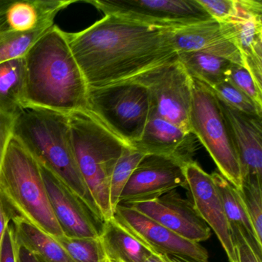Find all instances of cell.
I'll list each match as a JSON object with an SVG mask.
<instances>
[{
  "label": "cell",
  "mask_w": 262,
  "mask_h": 262,
  "mask_svg": "<svg viewBox=\"0 0 262 262\" xmlns=\"http://www.w3.org/2000/svg\"><path fill=\"white\" fill-rule=\"evenodd\" d=\"M171 30L107 15L67 37L89 88H98L129 80L178 57Z\"/></svg>",
  "instance_id": "obj_1"
},
{
  "label": "cell",
  "mask_w": 262,
  "mask_h": 262,
  "mask_svg": "<svg viewBox=\"0 0 262 262\" xmlns=\"http://www.w3.org/2000/svg\"><path fill=\"white\" fill-rule=\"evenodd\" d=\"M26 105L70 114L87 110L89 87L67 33L50 27L24 56Z\"/></svg>",
  "instance_id": "obj_2"
},
{
  "label": "cell",
  "mask_w": 262,
  "mask_h": 262,
  "mask_svg": "<svg viewBox=\"0 0 262 262\" xmlns=\"http://www.w3.org/2000/svg\"><path fill=\"white\" fill-rule=\"evenodd\" d=\"M13 136L71 194L101 219L76 162L68 114L25 105L15 117Z\"/></svg>",
  "instance_id": "obj_3"
},
{
  "label": "cell",
  "mask_w": 262,
  "mask_h": 262,
  "mask_svg": "<svg viewBox=\"0 0 262 262\" xmlns=\"http://www.w3.org/2000/svg\"><path fill=\"white\" fill-rule=\"evenodd\" d=\"M72 144L82 179L103 222L113 217L110 180L128 146L89 110L69 114Z\"/></svg>",
  "instance_id": "obj_4"
},
{
  "label": "cell",
  "mask_w": 262,
  "mask_h": 262,
  "mask_svg": "<svg viewBox=\"0 0 262 262\" xmlns=\"http://www.w3.org/2000/svg\"><path fill=\"white\" fill-rule=\"evenodd\" d=\"M0 195L13 214L54 238L65 234L50 205L40 165L13 136L0 168Z\"/></svg>",
  "instance_id": "obj_5"
},
{
  "label": "cell",
  "mask_w": 262,
  "mask_h": 262,
  "mask_svg": "<svg viewBox=\"0 0 262 262\" xmlns=\"http://www.w3.org/2000/svg\"><path fill=\"white\" fill-rule=\"evenodd\" d=\"M87 110L131 145L140 139L151 116L148 90L135 81L89 88Z\"/></svg>",
  "instance_id": "obj_6"
},
{
  "label": "cell",
  "mask_w": 262,
  "mask_h": 262,
  "mask_svg": "<svg viewBox=\"0 0 262 262\" xmlns=\"http://www.w3.org/2000/svg\"><path fill=\"white\" fill-rule=\"evenodd\" d=\"M189 124L191 133L206 148L219 173L240 189L242 185L240 164L219 99L210 87L194 78Z\"/></svg>",
  "instance_id": "obj_7"
},
{
  "label": "cell",
  "mask_w": 262,
  "mask_h": 262,
  "mask_svg": "<svg viewBox=\"0 0 262 262\" xmlns=\"http://www.w3.org/2000/svg\"><path fill=\"white\" fill-rule=\"evenodd\" d=\"M131 80L148 90L151 116L165 119L185 133H191L189 116L192 102V78L179 58L146 70Z\"/></svg>",
  "instance_id": "obj_8"
},
{
  "label": "cell",
  "mask_w": 262,
  "mask_h": 262,
  "mask_svg": "<svg viewBox=\"0 0 262 262\" xmlns=\"http://www.w3.org/2000/svg\"><path fill=\"white\" fill-rule=\"evenodd\" d=\"M105 14L158 28L174 29L211 20L198 0H93Z\"/></svg>",
  "instance_id": "obj_9"
},
{
  "label": "cell",
  "mask_w": 262,
  "mask_h": 262,
  "mask_svg": "<svg viewBox=\"0 0 262 262\" xmlns=\"http://www.w3.org/2000/svg\"><path fill=\"white\" fill-rule=\"evenodd\" d=\"M113 219L140 241L151 252L182 256L199 261H208V252L201 244L190 242L144 215L131 207L119 204Z\"/></svg>",
  "instance_id": "obj_10"
},
{
  "label": "cell",
  "mask_w": 262,
  "mask_h": 262,
  "mask_svg": "<svg viewBox=\"0 0 262 262\" xmlns=\"http://www.w3.org/2000/svg\"><path fill=\"white\" fill-rule=\"evenodd\" d=\"M220 24L240 53L242 65L262 90L261 1L234 0V13Z\"/></svg>",
  "instance_id": "obj_11"
},
{
  "label": "cell",
  "mask_w": 262,
  "mask_h": 262,
  "mask_svg": "<svg viewBox=\"0 0 262 262\" xmlns=\"http://www.w3.org/2000/svg\"><path fill=\"white\" fill-rule=\"evenodd\" d=\"M184 165L170 158L146 155L133 171L119 204L148 202L179 187L186 188Z\"/></svg>",
  "instance_id": "obj_12"
},
{
  "label": "cell",
  "mask_w": 262,
  "mask_h": 262,
  "mask_svg": "<svg viewBox=\"0 0 262 262\" xmlns=\"http://www.w3.org/2000/svg\"><path fill=\"white\" fill-rule=\"evenodd\" d=\"M125 205L134 208L190 242L200 244L211 237V228L198 214L192 202L184 199L176 190L168 191L154 200Z\"/></svg>",
  "instance_id": "obj_13"
},
{
  "label": "cell",
  "mask_w": 262,
  "mask_h": 262,
  "mask_svg": "<svg viewBox=\"0 0 262 262\" xmlns=\"http://www.w3.org/2000/svg\"><path fill=\"white\" fill-rule=\"evenodd\" d=\"M184 174L198 214L217 236L229 262H237L229 223L211 174L194 161L184 165Z\"/></svg>",
  "instance_id": "obj_14"
},
{
  "label": "cell",
  "mask_w": 262,
  "mask_h": 262,
  "mask_svg": "<svg viewBox=\"0 0 262 262\" xmlns=\"http://www.w3.org/2000/svg\"><path fill=\"white\" fill-rule=\"evenodd\" d=\"M39 165L50 205L64 234L70 237H100L102 219L71 194L52 171Z\"/></svg>",
  "instance_id": "obj_15"
},
{
  "label": "cell",
  "mask_w": 262,
  "mask_h": 262,
  "mask_svg": "<svg viewBox=\"0 0 262 262\" xmlns=\"http://www.w3.org/2000/svg\"><path fill=\"white\" fill-rule=\"evenodd\" d=\"M219 102L238 159L242 181L261 182L262 118L245 114L219 99Z\"/></svg>",
  "instance_id": "obj_16"
},
{
  "label": "cell",
  "mask_w": 262,
  "mask_h": 262,
  "mask_svg": "<svg viewBox=\"0 0 262 262\" xmlns=\"http://www.w3.org/2000/svg\"><path fill=\"white\" fill-rule=\"evenodd\" d=\"M130 146L144 154L170 158L183 165L194 161L197 150L192 133L154 116H150L140 139Z\"/></svg>",
  "instance_id": "obj_17"
},
{
  "label": "cell",
  "mask_w": 262,
  "mask_h": 262,
  "mask_svg": "<svg viewBox=\"0 0 262 262\" xmlns=\"http://www.w3.org/2000/svg\"><path fill=\"white\" fill-rule=\"evenodd\" d=\"M171 34L177 53H205L243 66L238 50L214 19L171 29Z\"/></svg>",
  "instance_id": "obj_18"
},
{
  "label": "cell",
  "mask_w": 262,
  "mask_h": 262,
  "mask_svg": "<svg viewBox=\"0 0 262 262\" xmlns=\"http://www.w3.org/2000/svg\"><path fill=\"white\" fill-rule=\"evenodd\" d=\"M18 242L41 262H74L63 247L49 234L17 214H10Z\"/></svg>",
  "instance_id": "obj_19"
},
{
  "label": "cell",
  "mask_w": 262,
  "mask_h": 262,
  "mask_svg": "<svg viewBox=\"0 0 262 262\" xmlns=\"http://www.w3.org/2000/svg\"><path fill=\"white\" fill-rule=\"evenodd\" d=\"M101 242L106 258L115 262H144L152 252L114 219L103 223Z\"/></svg>",
  "instance_id": "obj_20"
},
{
  "label": "cell",
  "mask_w": 262,
  "mask_h": 262,
  "mask_svg": "<svg viewBox=\"0 0 262 262\" xmlns=\"http://www.w3.org/2000/svg\"><path fill=\"white\" fill-rule=\"evenodd\" d=\"M211 176L222 199L231 233L235 231L241 233L251 246L262 254V246L259 245L256 238L254 228L238 190L223 177L219 171H214Z\"/></svg>",
  "instance_id": "obj_21"
},
{
  "label": "cell",
  "mask_w": 262,
  "mask_h": 262,
  "mask_svg": "<svg viewBox=\"0 0 262 262\" xmlns=\"http://www.w3.org/2000/svg\"><path fill=\"white\" fill-rule=\"evenodd\" d=\"M24 57L0 63V112L16 117L26 105Z\"/></svg>",
  "instance_id": "obj_22"
},
{
  "label": "cell",
  "mask_w": 262,
  "mask_h": 262,
  "mask_svg": "<svg viewBox=\"0 0 262 262\" xmlns=\"http://www.w3.org/2000/svg\"><path fill=\"white\" fill-rule=\"evenodd\" d=\"M178 58L191 78L211 89L226 79L232 63L223 58L196 52L179 53Z\"/></svg>",
  "instance_id": "obj_23"
},
{
  "label": "cell",
  "mask_w": 262,
  "mask_h": 262,
  "mask_svg": "<svg viewBox=\"0 0 262 262\" xmlns=\"http://www.w3.org/2000/svg\"><path fill=\"white\" fill-rule=\"evenodd\" d=\"M146 155L128 145L113 169L110 180V204L114 214L119 199L133 171Z\"/></svg>",
  "instance_id": "obj_24"
},
{
  "label": "cell",
  "mask_w": 262,
  "mask_h": 262,
  "mask_svg": "<svg viewBox=\"0 0 262 262\" xmlns=\"http://www.w3.org/2000/svg\"><path fill=\"white\" fill-rule=\"evenodd\" d=\"M74 262H105L106 256L100 237H55Z\"/></svg>",
  "instance_id": "obj_25"
},
{
  "label": "cell",
  "mask_w": 262,
  "mask_h": 262,
  "mask_svg": "<svg viewBox=\"0 0 262 262\" xmlns=\"http://www.w3.org/2000/svg\"><path fill=\"white\" fill-rule=\"evenodd\" d=\"M53 25L27 33H13L4 38L0 41V63L24 57L32 46Z\"/></svg>",
  "instance_id": "obj_26"
},
{
  "label": "cell",
  "mask_w": 262,
  "mask_h": 262,
  "mask_svg": "<svg viewBox=\"0 0 262 262\" xmlns=\"http://www.w3.org/2000/svg\"><path fill=\"white\" fill-rule=\"evenodd\" d=\"M259 245L262 246V188L257 180L242 181L238 190Z\"/></svg>",
  "instance_id": "obj_27"
},
{
  "label": "cell",
  "mask_w": 262,
  "mask_h": 262,
  "mask_svg": "<svg viewBox=\"0 0 262 262\" xmlns=\"http://www.w3.org/2000/svg\"><path fill=\"white\" fill-rule=\"evenodd\" d=\"M211 90L217 99L228 106L245 114L262 118V110H259L248 96L236 88L228 79H225Z\"/></svg>",
  "instance_id": "obj_28"
},
{
  "label": "cell",
  "mask_w": 262,
  "mask_h": 262,
  "mask_svg": "<svg viewBox=\"0 0 262 262\" xmlns=\"http://www.w3.org/2000/svg\"><path fill=\"white\" fill-rule=\"evenodd\" d=\"M226 79L248 96L259 110H262V90L257 88L249 72L243 66L231 63Z\"/></svg>",
  "instance_id": "obj_29"
},
{
  "label": "cell",
  "mask_w": 262,
  "mask_h": 262,
  "mask_svg": "<svg viewBox=\"0 0 262 262\" xmlns=\"http://www.w3.org/2000/svg\"><path fill=\"white\" fill-rule=\"evenodd\" d=\"M202 8L217 23H223L234 13V0H198Z\"/></svg>",
  "instance_id": "obj_30"
},
{
  "label": "cell",
  "mask_w": 262,
  "mask_h": 262,
  "mask_svg": "<svg viewBox=\"0 0 262 262\" xmlns=\"http://www.w3.org/2000/svg\"><path fill=\"white\" fill-rule=\"evenodd\" d=\"M237 262H262L261 254L257 252L241 233H231Z\"/></svg>",
  "instance_id": "obj_31"
},
{
  "label": "cell",
  "mask_w": 262,
  "mask_h": 262,
  "mask_svg": "<svg viewBox=\"0 0 262 262\" xmlns=\"http://www.w3.org/2000/svg\"><path fill=\"white\" fill-rule=\"evenodd\" d=\"M0 262H18V241L11 221L0 247Z\"/></svg>",
  "instance_id": "obj_32"
},
{
  "label": "cell",
  "mask_w": 262,
  "mask_h": 262,
  "mask_svg": "<svg viewBox=\"0 0 262 262\" xmlns=\"http://www.w3.org/2000/svg\"><path fill=\"white\" fill-rule=\"evenodd\" d=\"M15 117L0 112V168L7 151L9 142L13 136Z\"/></svg>",
  "instance_id": "obj_33"
},
{
  "label": "cell",
  "mask_w": 262,
  "mask_h": 262,
  "mask_svg": "<svg viewBox=\"0 0 262 262\" xmlns=\"http://www.w3.org/2000/svg\"><path fill=\"white\" fill-rule=\"evenodd\" d=\"M10 222V217L7 213L6 204L0 195V247L2 244L3 238L5 234L6 229Z\"/></svg>",
  "instance_id": "obj_34"
},
{
  "label": "cell",
  "mask_w": 262,
  "mask_h": 262,
  "mask_svg": "<svg viewBox=\"0 0 262 262\" xmlns=\"http://www.w3.org/2000/svg\"><path fill=\"white\" fill-rule=\"evenodd\" d=\"M18 262H41L34 254L18 242Z\"/></svg>",
  "instance_id": "obj_35"
},
{
  "label": "cell",
  "mask_w": 262,
  "mask_h": 262,
  "mask_svg": "<svg viewBox=\"0 0 262 262\" xmlns=\"http://www.w3.org/2000/svg\"><path fill=\"white\" fill-rule=\"evenodd\" d=\"M144 262H170L168 254L162 253H153Z\"/></svg>",
  "instance_id": "obj_36"
},
{
  "label": "cell",
  "mask_w": 262,
  "mask_h": 262,
  "mask_svg": "<svg viewBox=\"0 0 262 262\" xmlns=\"http://www.w3.org/2000/svg\"><path fill=\"white\" fill-rule=\"evenodd\" d=\"M170 262H208L199 261V260H193L188 257H182V256L168 255Z\"/></svg>",
  "instance_id": "obj_37"
},
{
  "label": "cell",
  "mask_w": 262,
  "mask_h": 262,
  "mask_svg": "<svg viewBox=\"0 0 262 262\" xmlns=\"http://www.w3.org/2000/svg\"><path fill=\"white\" fill-rule=\"evenodd\" d=\"M11 2V0H0V12L7 9Z\"/></svg>",
  "instance_id": "obj_38"
},
{
  "label": "cell",
  "mask_w": 262,
  "mask_h": 262,
  "mask_svg": "<svg viewBox=\"0 0 262 262\" xmlns=\"http://www.w3.org/2000/svg\"><path fill=\"white\" fill-rule=\"evenodd\" d=\"M105 262H115L113 261V260H108V259H106V260H105Z\"/></svg>",
  "instance_id": "obj_39"
}]
</instances>
